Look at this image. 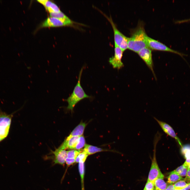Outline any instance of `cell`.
I'll return each mask as SVG.
<instances>
[{"label": "cell", "instance_id": "1", "mask_svg": "<svg viewBox=\"0 0 190 190\" xmlns=\"http://www.w3.org/2000/svg\"><path fill=\"white\" fill-rule=\"evenodd\" d=\"M147 35L143 23L139 22L137 27L131 32V36L128 39V49L137 53L142 49L148 47Z\"/></svg>", "mask_w": 190, "mask_h": 190}, {"label": "cell", "instance_id": "32", "mask_svg": "<svg viewBox=\"0 0 190 190\" xmlns=\"http://www.w3.org/2000/svg\"><path fill=\"white\" fill-rule=\"evenodd\" d=\"M8 8V9L9 10V8Z\"/></svg>", "mask_w": 190, "mask_h": 190}, {"label": "cell", "instance_id": "23", "mask_svg": "<svg viewBox=\"0 0 190 190\" xmlns=\"http://www.w3.org/2000/svg\"><path fill=\"white\" fill-rule=\"evenodd\" d=\"M80 150H72L67 151V158L76 159L77 157L81 152Z\"/></svg>", "mask_w": 190, "mask_h": 190}, {"label": "cell", "instance_id": "18", "mask_svg": "<svg viewBox=\"0 0 190 190\" xmlns=\"http://www.w3.org/2000/svg\"><path fill=\"white\" fill-rule=\"evenodd\" d=\"M184 179L173 171L169 173L167 177V183L170 184H173L179 181L184 180Z\"/></svg>", "mask_w": 190, "mask_h": 190}, {"label": "cell", "instance_id": "31", "mask_svg": "<svg viewBox=\"0 0 190 190\" xmlns=\"http://www.w3.org/2000/svg\"><path fill=\"white\" fill-rule=\"evenodd\" d=\"M1 3H2V2H1Z\"/></svg>", "mask_w": 190, "mask_h": 190}, {"label": "cell", "instance_id": "19", "mask_svg": "<svg viewBox=\"0 0 190 190\" xmlns=\"http://www.w3.org/2000/svg\"><path fill=\"white\" fill-rule=\"evenodd\" d=\"M188 169L183 164L177 168L174 171L180 176H186Z\"/></svg>", "mask_w": 190, "mask_h": 190}, {"label": "cell", "instance_id": "7", "mask_svg": "<svg viewBox=\"0 0 190 190\" xmlns=\"http://www.w3.org/2000/svg\"><path fill=\"white\" fill-rule=\"evenodd\" d=\"M154 118L163 131L168 135L175 139L179 145L182 147L183 146L182 143L180 139L177 136L173 128L166 122L160 120L155 117Z\"/></svg>", "mask_w": 190, "mask_h": 190}, {"label": "cell", "instance_id": "26", "mask_svg": "<svg viewBox=\"0 0 190 190\" xmlns=\"http://www.w3.org/2000/svg\"><path fill=\"white\" fill-rule=\"evenodd\" d=\"M75 159L69 158H66L65 160V163L68 166L72 165L75 162Z\"/></svg>", "mask_w": 190, "mask_h": 190}, {"label": "cell", "instance_id": "14", "mask_svg": "<svg viewBox=\"0 0 190 190\" xmlns=\"http://www.w3.org/2000/svg\"><path fill=\"white\" fill-rule=\"evenodd\" d=\"M49 15L50 17L59 19L66 24L67 26H72L74 22L61 11L58 12L50 13Z\"/></svg>", "mask_w": 190, "mask_h": 190}, {"label": "cell", "instance_id": "10", "mask_svg": "<svg viewBox=\"0 0 190 190\" xmlns=\"http://www.w3.org/2000/svg\"><path fill=\"white\" fill-rule=\"evenodd\" d=\"M53 153L54 155V164L64 165L67 157V151L58 148L53 152Z\"/></svg>", "mask_w": 190, "mask_h": 190}, {"label": "cell", "instance_id": "29", "mask_svg": "<svg viewBox=\"0 0 190 190\" xmlns=\"http://www.w3.org/2000/svg\"><path fill=\"white\" fill-rule=\"evenodd\" d=\"M190 189V183H188V184L187 186L185 188L179 190H189ZM174 190H177L174 189Z\"/></svg>", "mask_w": 190, "mask_h": 190}, {"label": "cell", "instance_id": "13", "mask_svg": "<svg viewBox=\"0 0 190 190\" xmlns=\"http://www.w3.org/2000/svg\"><path fill=\"white\" fill-rule=\"evenodd\" d=\"M181 152L186 159L183 164L188 169H190V145L183 146L181 148Z\"/></svg>", "mask_w": 190, "mask_h": 190}, {"label": "cell", "instance_id": "12", "mask_svg": "<svg viewBox=\"0 0 190 190\" xmlns=\"http://www.w3.org/2000/svg\"><path fill=\"white\" fill-rule=\"evenodd\" d=\"M37 1L42 4L49 13H57L61 11L59 7L55 3L50 1L38 0Z\"/></svg>", "mask_w": 190, "mask_h": 190}, {"label": "cell", "instance_id": "2", "mask_svg": "<svg viewBox=\"0 0 190 190\" xmlns=\"http://www.w3.org/2000/svg\"><path fill=\"white\" fill-rule=\"evenodd\" d=\"M83 68L82 67L79 74L77 82L70 96L65 101L68 103V110L72 111L75 105L79 102L85 98H91V96L86 94L80 84V80Z\"/></svg>", "mask_w": 190, "mask_h": 190}, {"label": "cell", "instance_id": "22", "mask_svg": "<svg viewBox=\"0 0 190 190\" xmlns=\"http://www.w3.org/2000/svg\"><path fill=\"white\" fill-rule=\"evenodd\" d=\"M85 140L84 136L82 135L80 136L78 141L74 149L78 150H80L81 149L85 146Z\"/></svg>", "mask_w": 190, "mask_h": 190}, {"label": "cell", "instance_id": "28", "mask_svg": "<svg viewBox=\"0 0 190 190\" xmlns=\"http://www.w3.org/2000/svg\"><path fill=\"white\" fill-rule=\"evenodd\" d=\"M174 184H170L167 186V187L165 190H174Z\"/></svg>", "mask_w": 190, "mask_h": 190}, {"label": "cell", "instance_id": "20", "mask_svg": "<svg viewBox=\"0 0 190 190\" xmlns=\"http://www.w3.org/2000/svg\"><path fill=\"white\" fill-rule=\"evenodd\" d=\"M88 155L83 150L79 153L75 159V162L84 163Z\"/></svg>", "mask_w": 190, "mask_h": 190}, {"label": "cell", "instance_id": "9", "mask_svg": "<svg viewBox=\"0 0 190 190\" xmlns=\"http://www.w3.org/2000/svg\"><path fill=\"white\" fill-rule=\"evenodd\" d=\"M66 26H67L66 24L59 19L50 16L43 21L39 28L57 27Z\"/></svg>", "mask_w": 190, "mask_h": 190}, {"label": "cell", "instance_id": "27", "mask_svg": "<svg viewBox=\"0 0 190 190\" xmlns=\"http://www.w3.org/2000/svg\"><path fill=\"white\" fill-rule=\"evenodd\" d=\"M189 21H190V18L182 20H177L175 21L174 22L176 23H180Z\"/></svg>", "mask_w": 190, "mask_h": 190}, {"label": "cell", "instance_id": "25", "mask_svg": "<svg viewBox=\"0 0 190 190\" xmlns=\"http://www.w3.org/2000/svg\"><path fill=\"white\" fill-rule=\"evenodd\" d=\"M154 182L148 180L143 190H154Z\"/></svg>", "mask_w": 190, "mask_h": 190}, {"label": "cell", "instance_id": "6", "mask_svg": "<svg viewBox=\"0 0 190 190\" xmlns=\"http://www.w3.org/2000/svg\"><path fill=\"white\" fill-rule=\"evenodd\" d=\"M115 46L114 55L109 58V62L113 68L120 69L124 65L121 61L123 52L119 47Z\"/></svg>", "mask_w": 190, "mask_h": 190}, {"label": "cell", "instance_id": "11", "mask_svg": "<svg viewBox=\"0 0 190 190\" xmlns=\"http://www.w3.org/2000/svg\"><path fill=\"white\" fill-rule=\"evenodd\" d=\"M79 136L69 135L64 140L59 148L65 150L67 149H74L79 140Z\"/></svg>", "mask_w": 190, "mask_h": 190}, {"label": "cell", "instance_id": "17", "mask_svg": "<svg viewBox=\"0 0 190 190\" xmlns=\"http://www.w3.org/2000/svg\"><path fill=\"white\" fill-rule=\"evenodd\" d=\"M83 150L88 155L94 154L97 152L105 151L102 148L96 146L86 144Z\"/></svg>", "mask_w": 190, "mask_h": 190}, {"label": "cell", "instance_id": "3", "mask_svg": "<svg viewBox=\"0 0 190 190\" xmlns=\"http://www.w3.org/2000/svg\"><path fill=\"white\" fill-rule=\"evenodd\" d=\"M15 112L8 114L0 108V143L8 136Z\"/></svg>", "mask_w": 190, "mask_h": 190}, {"label": "cell", "instance_id": "8", "mask_svg": "<svg viewBox=\"0 0 190 190\" xmlns=\"http://www.w3.org/2000/svg\"><path fill=\"white\" fill-rule=\"evenodd\" d=\"M137 53L154 74L151 50L148 47H146L141 49Z\"/></svg>", "mask_w": 190, "mask_h": 190}, {"label": "cell", "instance_id": "21", "mask_svg": "<svg viewBox=\"0 0 190 190\" xmlns=\"http://www.w3.org/2000/svg\"><path fill=\"white\" fill-rule=\"evenodd\" d=\"M188 183H187L184 180H181L175 183L174 184L175 189L179 190L183 189L188 186Z\"/></svg>", "mask_w": 190, "mask_h": 190}, {"label": "cell", "instance_id": "16", "mask_svg": "<svg viewBox=\"0 0 190 190\" xmlns=\"http://www.w3.org/2000/svg\"><path fill=\"white\" fill-rule=\"evenodd\" d=\"M87 124L80 122L71 132L69 135L71 136H80L82 135Z\"/></svg>", "mask_w": 190, "mask_h": 190}, {"label": "cell", "instance_id": "4", "mask_svg": "<svg viewBox=\"0 0 190 190\" xmlns=\"http://www.w3.org/2000/svg\"><path fill=\"white\" fill-rule=\"evenodd\" d=\"M105 16L110 22L114 32L115 45L119 47L124 52L128 49L129 37L124 35L118 29L111 17H109Z\"/></svg>", "mask_w": 190, "mask_h": 190}, {"label": "cell", "instance_id": "30", "mask_svg": "<svg viewBox=\"0 0 190 190\" xmlns=\"http://www.w3.org/2000/svg\"><path fill=\"white\" fill-rule=\"evenodd\" d=\"M9 29L10 31H11V27H9Z\"/></svg>", "mask_w": 190, "mask_h": 190}, {"label": "cell", "instance_id": "5", "mask_svg": "<svg viewBox=\"0 0 190 190\" xmlns=\"http://www.w3.org/2000/svg\"><path fill=\"white\" fill-rule=\"evenodd\" d=\"M146 42L148 47L151 50L170 52L178 54L187 63H188L183 57L184 56H187V55L172 49L163 43L150 37L148 35L146 37Z\"/></svg>", "mask_w": 190, "mask_h": 190}, {"label": "cell", "instance_id": "15", "mask_svg": "<svg viewBox=\"0 0 190 190\" xmlns=\"http://www.w3.org/2000/svg\"><path fill=\"white\" fill-rule=\"evenodd\" d=\"M164 175L157 178L154 182V190H165L167 187V183L164 180Z\"/></svg>", "mask_w": 190, "mask_h": 190}, {"label": "cell", "instance_id": "33", "mask_svg": "<svg viewBox=\"0 0 190 190\" xmlns=\"http://www.w3.org/2000/svg\"></svg>", "mask_w": 190, "mask_h": 190}, {"label": "cell", "instance_id": "24", "mask_svg": "<svg viewBox=\"0 0 190 190\" xmlns=\"http://www.w3.org/2000/svg\"><path fill=\"white\" fill-rule=\"evenodd\" d=\"M79 169L81 177L82 183H83L84 175V163L80 162L79 163Z\"/></svg>", "mask_w": 190, "mask_h": 190}]
</instances>
